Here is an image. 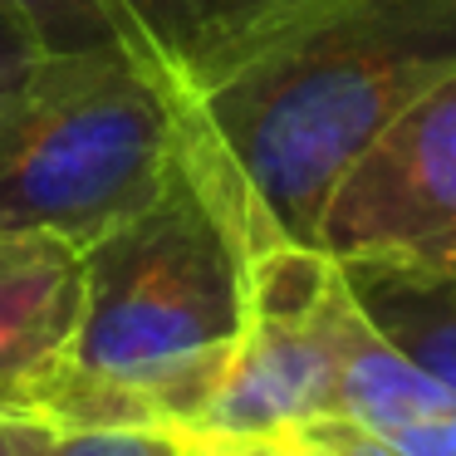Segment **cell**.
I'll return each mask as SVG.
<instances>
[{"label":"cell","instance_id":"6da1fadb","mask_svg":"<svg viewBox=\"0 0 456 456\" xmlns=\"http://www.w3.org/2000/svg\"><path fill=\"white\" fill-rule=\"evenodd\" d=\"M456 69V0H319L177 94V167L236 256L305 240L358 152Z\"/></svg>","mask_w":456,"mask_h":456},{"label":"cell","instance_id":"7a4b0ae2","mask_svg":"<svg viewBox=\"0 0 456 456\" xmlns=\"http://www.w3.org/2000/svg\"><path fill=\"white\" fill-rule=\"evenodd\" d=\"M246 324V270L216 211L177 177L84 246V305L40 427H177L207 412Z\"/></svg>","mask_w":456,"mask_h":456},{"label":"cell","instance_id":"3957f363","mask_svg":"<svg viewBox=\"0 0 456 456\" xmlns=\"http://www.w3.org/2000/svg\"><path fill=\"white\" fill-rule=\"evenodd\" d=\"M177 177V109L118 50L35 54L0 89V240L89 246Z\"/></svg>","mask_w":456,"mask_h":456},{"label":"cell","instance_id":"277c9868","mask_svg":"<svg viewBox=\"0 0 456 456\" xmlns=\"http://www.w3.org/2000/svg\"><path fill=\"white\" fill-rule=\"evenodd\" d=\"M246 324L236 354L187 436H295L334 417V305L344 265L305 240H275L240 260Z\"/></svg>","mask_w":456,"mask_h":456},{"label":"cell","instance_id":"5b68a950","mask_svg":"<svg viewBox=\"0 0 456 456\" xmlns=\"http://www.w3.org/2000/svg\"><path fill=\"white\" fill-rule=\"evenodd\" d=\"M314 246L338 265L456 275V69L358 152L319 216Z\"/></svg>","mask_w":456,"mask_h":456},{"label":"cell","instance_id":"8992f818","mask_svg":"<svg viewBox=\"0 0 456 456\" xmlns=\"http://www.w3.org/2000/svg\"><path fill=\"white\" fill-rule=\"evenodd\" d=\"M319 0H0L40 54L118 50L177 99Z\"/></svg>","mask_w":456,"mask_h":456},{"label":"cell","instance_id":"52a82bcc","mask_svg":"<svg viewBox=\"0 0 456 456\" xmlns=\"http://www.w3.org/2000/svg\"><path fill=\"white\" fill-rule=\"evenodd\" d=\"M84 305V250L60 236L0 240V417H35Z\"/></svg>","mask_w":456,"mask_h":456},{"label":"cell","instance_id":"ba28073f","mask_svg":"<svg viewBox=\"0 0 456 456\" xmlns=\"http://www.w3.org/2000/svg\"><path fill=\"white\" fill-rule=\"evenodd\" d=\"M456 397H446L383 329L358 305L344 270V289L334 305V417L368 427V432H393L412 417L442 412Z\"/></svg>","mask_w":456,"mask_h":456},{"label":"cell","instance_id":"9c48e42d","mask_svg":"<svg viewBox=\"0 0 456 456\" xmlns=\"http://www.w3.org/2000/svg\"><path fill=\"white\" fill-rule=\"evenodd\" d=\"M358 305L378 329L456 397V275L446 270H397V265H344Z\"/></svg>","mask_w":456,"mask_h":456},{"label":"cell","instance_id":"30bf717a","mask_svg":"<svg viewBox=\"0 0 456 456\" xmlns=\"http://www.w3.org/2000/svg\"><path fill=\"white\" fill-rule=\"evenodd\" d=\"M35 456H187L177 427H45Z\"/></svg>","mask_w":456,"mask_h":456},{"label":"cell","instance_id":"8fae6325","mask_svg":"<svg viewBox=\"0 0 456 456\" xmlns=\"http://www.w3.org/2000/svg\"><path fill=\"white\" fill-rule=\"evenodd\" d=\"M397 456H456V403L442 412L412 417V422L393 427V432H378Z\"/></svg>","mask_w":456,"mask_h":456},{"label":"cell","instance_id":"7c38bea8","mask_svg":"<svg viewBox=\"0 0 456 456\" xmlns=\"http://www.w3.org/2000/svg\"><path fill=\"white\" fill-rule=\"evenodd\" d=\"M187 456H309L295 436H187Z\"/></svg>","mask_w":456,"mask_h":456},{"label":"cell","instance_id":"4fadbf2b","mask_svg":"<svg viewBox=\"0 0 456 456\" xmlns=\"http://www.w3.org/2000/svg\"><path fill=\"white\" fill-rule=\"evenodd\" d=\"M35 54H40V45H35L30 35L11 20V15H0V89H5L25 64H30Z\"/></svg>","mask_w":456,"mask_h":456},{"label":"cell","instance_id":"5bb4252c","mask_svg":"<svg viewBox=\"0 0 456 456\" xmlns=\"http://www.w3.org/2000/svg\"><path fill=\"white\" fill-rule=\"evenodd\" d=\"M45 427L25 422V417H0V456H35Z\"/></svg>","mask_w":456,"mask_h":456}]
</instances>
